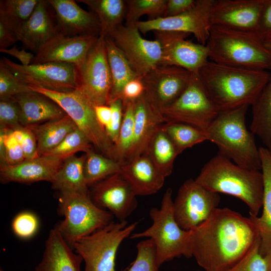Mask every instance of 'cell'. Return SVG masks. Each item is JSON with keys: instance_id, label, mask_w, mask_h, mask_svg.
<instances>
[{"instance_id": "1", "label": "cell", "mask_w": 271, "mask_h": 271, "mask_svg": "<svg viewBox=\"0 0 271 271\" xmlns=\"http://www.w3.org/2000/svg\"><path fill=\"white\" fill-rule=\"evenodd\" d=\"M260 239L249 217L227 208L216 209L190 230L188 250L205 271H228Z\"/></svg>"}, {"instance_id": "2", "label": "cell", "mask_w": 271, "mask_h": 271, "mask_svg": "<svg viewBox=\"0 0 271 271\" xmlns=\"http://www.w3.org/2000/svg\"><path fill=\"white\" fill-rule=\"evenodd\" d=\"M198 76L207 95L221 113L252 106L270 80L271 73L208 60Z\"/></svg>"}, {"instance_id": "3", "label": "cell", "mask_w": 271, "mask_h": 271, "mask_svg": "<svg viewBox=\"0 0 271 271\" xmlns=\"http://www.w3.org/2000/svg\"><path fill=\"white\" fill-rule=\"evenodd\" d=\"M207 189L242 200L249 215L257 216L262 206L263 181L261 171L242 168L218 154L206 163L195 179Z\"/></svg>"}, {"instance_id": "4", "label": "cell", "mask_w": 271, "mask_h": 271, "mask_svg": "<svg viewBox=\"0 0 271 271\" xmlns=\"http://www.w3.org/2000/svg\"><path fill=\"white\" fill-rule=\"evenodd\" d=\"M209 60L241 68L271 70V52L257 33L212 26L206 44Z\"/></svg>"}, {"instance_id": "5", "label": "cell", "mask_w": 271, "mask_h": 271, "mask_svg": "<svg viewBox=\"0 0 271 271\" xmlns=\"http://www.w3.org/2000/svg\"><path fill=\"white\" fill-rule=\"evenodd\" d=\"M247 108L219 113L205 132L207 140L217 146L219 154L245 169L261 171L259 148L246 125Z\"/></svg>"}, {"instance_id": "6", "label": "cell", "mask_w": 271, "mask_h": 271, "mask_svg": "<svg viewBox=\"0 0 271 271\" xmlns=\"http://www.w3.org/2000/svg\"><path fill=\"white\" fill-rule=\"evenodd\" d=\"M58 212L64 219L55 226L72 248L80 238L89 235L113 221L109 211L96 205L89 192H59Z\"/></svg>"}, {"instance_id": "7", "label": "cell", "mask_w": 271, "mask_h": 271, "mask_svg": "<svg viewBox=\"0 0 271 271\" xmlns=\"http://www.w3.org/2000/svg\"><path fill=\"white\" fill-rule=\"evenodd\" d=\"M173 192L171 188L164 193L160 208L153 207L149 214L152 225L145 230L132 234L130 238L148 237L153 240L157 261L161 265L175 258H189L188 243L190 230L182 229L176 222L173 209Z\"/></svg>"}, {"instance_id": "8", "label": "cell", "mask_w": 271, "mask_h": 271, "mask_svg": "<svg viewBox=\"0 0 271 271\" xmlns=\"http://www.w3.org/2000/svg\"><path fill=\"white\" fill-rule=\"evenodd\" d=\"M137 223L113 221L78 240L72 248L84 261V271H117L115 258L122 242L130 236ZM124 269L120 271H124Z\"/></svg>"}, {"instance_id": "9", "label": "cell", "mask_w": 271, "mask_h": 271, "mask_svg": "<svg viewBox=\"0 0 271 271\" xmlns=\"http://www.w3.org/2000/svg\"><path fill=\"white\" fill-rule=\"evenodd\" d=\"M29 87L32 91L44 94L54 101L97 150L104 156L116 160L114 144L108 138L105 128L98 122L94 105L78 89L58 92Z\"/></svg>"}, {"instance_id": "10", "label": "cell", "mask_w": 271, "mask_h": 271, "mask_svg": "<svg viewBox=\"0 0 271 271\" xmlns=\"http://www.w3.org/2000/svg\"><path fill=\"white\" fill-rule=\"evenodd\" d=\"M166 122L188 124L204 131L219 114L205 92L198 76L191 74L181 95L161 110Z\"/></svg>"}, {"instance_id": "11", "label": "cell", "mask_w": 271, "mask_h": 271, "mask_svg": "<svg viewBox=\"0 0 271 271\" xmlns=\"http://www.w3.org/2000/svg\"><path fill=\"white\" fill-rule=\"evenodd\" d=\"M4 64L23 83L58 92L78 89L80 77L77 67L71 63L48 62L23 66L5 57Z\"/></svg>"}, {"instance_id": "12", "label": "cell", "mask_w": 271, "mask_h": 271, "mask_svg": "<svg viewBox=\"0 0 271 271\" xmlns=\"http://www.w3.org/2000/svg\"><path fill=\"white\" fill-rule=\"evenodd\" d=\"M77 68L80 77L78 90L94 106L109 105L112 79L104 37H99L84 61Z\"/></svg>"}, {"instance_id": "13", "label": "cell", "mask_w": 271, "mask_h": 271, "mask_svg": "<svg viewBox=\"0 0 271 271\" xmlns=\"http://www.w3.org/2000/svg\"><path fill=\"white\" fill-rule=\"evenodd\" d=\"M219 193L210 191L189 179L180 186L173 201L174 215L183 229L189 231L205 221L218 208Z\"/></svg>"}, {"instance_id": "14", "label": "cell", "mask_w": 271, "mask_h": 271, "mask_svg": "<svg viewBox=\"0 0 271 271\" xmlns=\"http://www.w3.org/2000/svg\"><path fill=\"white\" fill-rule=\"evenodd\" d=\"M214 0H196L187 11L176 16L161 17L136 23L141 34L155 31L193 34L198 43L206 45L211 27L210 11Z\"/></svg>"}, {"instance_id": "15", "label": "cell", "mask_w": 271, "mask_h": 271, "mask_svg": "<svg viewBox=\"0 0 271 271\" xmlns=\"http://www.w3.org/2000/svg\"><path fill=\"white\" fill-rule=\"evenodd\" d=\"M109 37L139 76L143 77L160 64L162 49L160 43L156 39L144 38L136 25H122Z\"/></svg>"}, {"instance_id": "16", "label": "cell", "mask_w": 271, "mask_h": 271, "mask_svg": "<svg viewBox=\"0 0 271 271\" xmlns=\"http://www.w3.org/2000/svg\"><path fill=\"white\" fill-rule=\"evenodd\" d=\"M153 33L162 49L160 65L177 66L192 74H198L209 60L206 45L186 40L188 34L162 31Z\"/></svg>"}, {"instance_id": "17", "label": "cell", "mask_w": 271, "mask_h": 271, "mask_svg": "<svg viewBox=\"0 0 271 271\" xmlns=\"http://www.w3.org/2000/svg\"><path fill=\"white\" fill-rule=\"evenodd\" d=\"M91 187L89 195L94 203L111 212L119 221H125L137 208V195L120 173Z\"/></svg>"}, {"instance_id": "18", "label": "cell", "mask_w": 271, "mask_h": 271, "mask_svg": "<svg viewBox=\"0 0 271 271\" xmlns=\"http://www.w3.org/2000/svg\"><path fill=\"white\" fill-rule=\"evenodd\" d=\"M191 74L179 67L159 65L142 77L145 93L161 112L183 92Z\"/></svg>"}, {"instance_id": "19", "label": "cell", "mask_w": 271, "mask_h": 271, "mask_svg": "<svg viewBox=\"0 0 271 271\" xmlns=\"http://www.w3.org/2000/svg\"><path fill=\"white\" fill-rule=\"evenodd\" d=\"M263 2L264 0H214L210 14L211 25L257 33Z\"/></svg>"}, {"instance_id": "20", "label": "cell", "mask_w": 271, "mask_h": 271, "mask_svg": "<svg viewBox=\"0 0 271 271\" xmlns=\"http://www.w3.org/2000/svg\"><path fill=\"white\" fill-rule=\"evenodd\" d=\"M99 37L68 36L60 34L38 51L31 64L64 62L73 64L78 67L84 61Z\"/></svg>"}, {"instance_id": "21", "label": "cell", "mask_w": 271, "mask_h": 271, "mask_svg": "<svg viewBox=\"0 0 271 271\" xmlns=\"http://www.w3.org/2000/svg\"><path fill=\"white\" fill-rule=\"evenodd\" d=\"M61 34L58 21L48 0H40L18 35V40L35 54L47 42Z\"/></svg>"}, {"instance_id": "22", "label": "cell", "mask_w": 271, "mask_h": 271, "mask_svg": "<svg viewBox=\"0 0 271 271\" xmlns=\"http://www.w3.org/2000/svg\"><path fill=\"white\" fill-rule=\"evenodd\" d=\"M56 14L61 34L68 36H100L97 16L80 8L73 0H48Z\"/></svg>"}, {"instance_id": "23", "label": "cell", "mask_w": 271, "mask_h": 271, "mask_svg": "<svg viewBox=\"0 0 271 271\" xmlns=\"http://www.w3.org/2000/svg\"><path fill=\"white\" fill-rule=\"evenodd\" d=\"M63 161L56 157L44 155L25 160L16 165L0 167L1 182L22 184L43 181L51 182Z\"/></svg>"}, {"instance_id": "24", "label": "cell", "mask_w": 271, "mask_h": 271, "mask_svg": "<svg viewBox=\"0 0 271 271\" xmlns=\"http://www.w3.org/2000/svg\"><path fill=\"white\" fill-rule=\"evenodd\" d=\"M165 123L166 121L161 111L155 106L144 92L134 101V139L126 162L144 154L154 133Z\"/></svg>"}, {"instance_id": "25", "label": "cell", "mask_w": 271, "mask_h": 271, "mask_svg": "<svg viewBox=\"0 0 271 271\" xmlns=\"http://www.w3.org/2000/svg\"><path fill=\"white\" fill-rule=\"evenodd\" d=\"M82 261L55 227L49 233L42 258L35 271H81Z\"/></svg>"}, {"instance_id": "26", "label": "cell", "mask_w": 271, "mask_h": 271, "mask_svg": "<svg viewBox=\"0 0 271 271\" xmlns=\"http://www.w3.org/2000/svg\"><path fill=\"white\" fill-rule=\"evenodd\" d=\"M137 196H149L158 192L165 178L145 154L121 164L120 173Z\"/></svg>"}, {"instance_id": "27", "label": "cell", "mask_w": 271, "mask_h": 271, "mask_svg": "<svg viewBox=\"0 0 271 271\" xmlns=\"http://www.w3.org/2000/svg\"><path fill=\"white\" fill-rule=\"evenodd\" d=\"M13 98L20 106V123L23 126L43 123L67 115L54 101L37 92L19 94Z\"/></svg>"}, {"instance_id": "28", "label": "cell", "mask_w": 271, "mask_h": 271, "mask_svg": "<svg viewBox=\"0 0 271 271\" xmlns=\"http://www.w3.org/2000/svg\"><path fill=\"white\" fill-rule=\"evenodd\" d=\"M263 181L262 211L260 216L249 215L260 239V252L263 256L271 254V150L259 148Z\"/></svg>"}, {"instance_id": "29", "label": "cell", "mask_w": 271, "mask_h": 271, "mask_svg": "<svg viewBox=\"0 0 271 271\" xmlns=\"http://www.w3.org/2000/svg\"><path fill=\"white\" fill-rule=\"evenodd\" d=\"M28 127L36 137L39 156L48 153L70 132L77 128L75 123L67 115L60 119Z\"/></svg>"}, {"instance_id": "30", "label": "cell", "mask_w": 271, "mask_h": 271, "mask_svg": "<svg viewBox=\"0 0 271 271\" xmlns=\"http://www.w3.org/2000/svg\"><path fill=\"white\" fill-rule=\"evenodd\" d=\"M105 42L112 79L111 102L120 98L128 82L141 77L135 72L122 52L110 37H105Z\"/></svg>"}, {"instance_id": "31", "label": "cell", "mask_w": 271, "mask_h": 271, "mask_svg": "<svg viewBox=\"0 0 271 271\" xmlns=\"http://www.w3.org/2000/svg\"><path fill=\"white\" fill-rule=\"evenodd\" d=\"M85 154L65 159L51 182L52 188L59 192L69 191L88 193L84 174Z\"/></svg>"}, {"instance_id": "32", "label": "cell", "mask_w": 271, "mask_h": 271, "mask_svg": "<svg viewBox=\"0 0 271 271\" xmlns=\"http://www.w3.org/2000/svg\"><path fill=\"white\" fill-rule=\"evenodd\" d=\"M97 17L101 27L100 36H109L122 24L126 13V1L123 0H79Z\"/></svg>"}, {"instance_id": "33", "label": "cell", "mask_w": 271, "mask_h": 271, "mask_svg": "<svg viewBox=\"0 0 271 271\" xmlns=\"http://www.w3.org/2000/svg\"><path fill=\"white\" fill-rule=\"evenodd\" d=\"M161 126L150 140L144 154L150 158L156 168L166 178L172 173L174 161L180 154Z\"/></svg>"}, {"instance_id": "34", "label": "cell", "mask_w": 271, "mask_h": 271, "mask_svg": "<svg viewBox=\"0 0 271 271\" xmlns=\"http://www.w3.org/2000/svg\"><path fill=\"white\" fill-rule=\"evenodd\" d=\"M252 106L250 131L271 150V78Z\"/></svg>"}, {"instance_id": "35", "label": "cell", "mask_w": 271, "mask_h": 271, "mask_svg": "<svg viewBox=\"0 0 271 271\" xmlns=\"http://www.w3.org/2000/svg\"><path fill=\"white\" fill-rule=\"evenodd\" d=\"M39 1H0V21L15 34L17 39L20 30L32 15Z\"/></svg>"}, {"instance_id": "36", "label": "cell", "mask_w": 271, "mask_h": 271, "mask_svg": "<svg viewBox=\"0 0 271 271\" xmlns=\"http://www.w3.org/2000/svg\"><path fill=\"white\" fill-rule=\"evenodd\" d=\"M85 154L84 174L88 187L110 175L120 173L121 165L117 161L92 149Z\"/></svg>"}, {"instance_id": "37", "label": "cell", "mask_w": 271, "mask_h": 271, "mask_svg": "<svg viewBox=\"0 0 271 271\" xmlns=\"http://www.w3.org/2000/svg\"><path fill=\"white\" fill-rule=\"evenodd\" d=\"M161 128L172 140L179 154L187 149L207 141L205 131L188 124L166 122Z\"/></svg>"}, {"instance_id": "38", "label": "cell", "mask_w": 271, "mask_h": 271, "mask_svg": "<svg viewBox=\"0 0 271 271\" xmlns=\"http://www.w3.org/2000/svg\"><path fill=\"white\" fill-rule=\"evenodd\" d=\"M134 101L128 102L123 106L122 123L114 144L116 160L121 165L127 161L134 142Z\"/></svg>"}, {"instance_id": "39", "label": "cell", "mask_w": 271, "mask_h": 271, "mask_svg": "<svg viewBox=\"0 0 271 271\" xmlns=\"http://www.w3.org/2000/svg\"><path fill=\"white\" fill-rule=\"evenodd\" d=\"M126 13L125 25H132L139 21L144 15L149 20L163 17L167 0H128L125 1Z\"/></svg>"}, {"instance_id": "40", "label": "cell", "mask_w": 271, "mask_h": 271, "mask_svg": "<svg viewBox=\"0 0 271 271\" xmlns=\"http://www.w3.org/2000/svg\"><path fill=\"white\" fill-rule=\"evenodd\" d=\"M92 145L78 128L70 132L55 148L45 155L65 160L79 152L85 153L92 149Z\"/></svg>"}, {"instance_id": "41", "label": "cell", "mask_w": 271, "mask_h": 271, "mask_svg": "<svg viewBox=\"0 0 271 271\" xmlns=\"http://www.w3.org/2000/svg\"><path fill=\"white\" fill-rule=\"evenodd\" d=\"M137 254L134 260L124 271H159L156 251L152 239L141 241L137 245Z\"/></svg>"}, {"instance_id": "42", "label": "cell", "mask_w": 271, "mask_h": 271, "mask_svg": "<svg viewBox=\"0 0 271 271\" xmlns=\"http://www.w3.org/2000/svg\"><path fill=\"white\" fill-rule=\"evenodd\" d=\"M30 87L21 81L0 60V99L32 92Z\"/></svg>"}, {"instance_id": "43", "label": "cell", "mask_w": 271, "mask_h": 271, "mask_svg": "<svg viewBox=\"0 0 271 271\" xmlns=\"http://www.w3.org/2000/svg\"><path fill=\"white\" fill-rule=\"evenodd\" d=\"M260 239L228 271H266L267 260L260 252Z\"/></svg>"}, {"instance_id": "44", "label": "cell", "mask_w": 271, "mask_h": 271, "mask_svg": "<svg viewBox=\"0 0 271 271\" xmlns=\"http://www.w3.org/2000/svg\"><path fill=\"white\" fill-rule=\"evenodd\" d=\"M39 220L32 212H22L18 214L12 223L14 234L22 239H28L33 236L39 228Z\"/></svg>"}, {"instance_id": "45", "label": "cell", "mask_w": 271, "mask_h": 271, "mask_svg": "<svg viewBox=\"0 0 271 271\" xmlns=\"http://www.w3.org/2000/svg\"><path fill=\"white\" fill-rule=\"evenodd\" d=\"M20 114V106L13 97L0 99L1 127L14 130L22 126Z\"/></svg>"}, {"instance_id": "46", "label": "cell", "mask_w": 271, "mask_h": 271, "mask_svg": "<svg viewBox=\"0 0 271 271\" xmlns=\"http://www.w3.org/2000/svg\"><path fill=\"white\" fill-rule=\"evenodd\" d=\"M4 132L5 156L7 165L14 166L25 160L20 144L13 133V130L1 127Z\"/></svg>"}, {"instance_id": "47", "label": "cell", "mask_w": 271, "mask_h": 271, "mask_svg": "<svg viewBox=\"0 0 271 271\" xmlns=\"http://www.w3.org/2000/svg\"><path fill=\"white\" fill-rule=\"evenodd\" d=\"M13 133L22 148L25 160L38 157L36 137L28 126H21L13 130Z\"/></svg>"}, {"instance_id": "48", "label": "cell", "mask_w": 271, "mask_h": 271, "mask_svg": "<svg viewBox=\"0 0 271 271\" xmlns=\"http://www.w3.org/2000/svg\"><path fill=\"white\" fill-rule=\"evenodd\" d=\"M109 105L111 109V117L109 125L105 129L108 138L115 144L118 139L122 121L123 103L122 100L118 98L111 101Z\"/></svg>"}, {"instance_id": "49", "label": "cell", "mask_w": 271, "mask_h": 271, "mask_svg": "<svg viewBox=\"0 0 271 271\" xmlns=\"http://www.w3.org/2000/svg\"><path fill=\"white\" fill-rule=\"evenodd\" d=\"M145 90L142 77H137L128 82L124 86L120 97L123 107L127 102L137 100L143 95Z\"/></svg>"}, {"instance_id": "50", "label": "cell", "mask_w": 271, "mask_h": 271, "mask_svg": "<svg viewBox=\"0 0 271 271\" xmlns=\"http://www.w3.org/2000/svg\"><path fill=\"white\" fill-rule=\"evenodd\" d=\"M257 33L263 41L271 38V0H264Z\"/></svg>"}, {"instance_id": "51", "label": "cell", "mask_w": 271, "mask_h": 271, "mask_svg": "<svg viewBox=\"0 0 271 271\" xmlns=\"http://www.w3.org/2000/svg\"><path fill=\"white\" fill-rule=\"evenodd\" d=\"M196 0H167L163 17L180 15L191 8Z\"/></svg>"}, {"instance_id": "52", "label": "cell", "mask_w": 271, "mask_h": 271, "mask_svg": "<svg viewBox=\"0 0 271 271\" xmlns=\"http://www.w3.org/2000/svg\"><path fill=\"white\" fill-rule=\"evenodd\" d=\"M0 52L16 58L23 66L31 64L35 57V55L31 53L26 52L24 50H19L16 45L11 48L0 49Z\"/></svg>"}, {"instance_id": "53", "label": "cell", "mask_w": 271, "mask_h": 271, "mask_svg": "<svg viewBox=\"0 0 271 271\" xmlns=\"http://www.w3.org/2000/svg\"><path fill=\"white\" fill-rule=\"evenodd\" d=\"M17 41L15 34L0 21V49H8Z\"/></svg>"}, {"instance_id": "54", "label": "cell", "mask_w": 271, "mask_h": 271, "mask_svg": "<svg viewBox=\"0 0 271 271\" xmlns=\"http://www.w3.org/2000/svg\"><path fill=\"white\" fill-rule=\"evenodd\" d=\"M96 118L104 128L107 127L110 121L111 117V109L109 105H101L94 106Z\"/></svg>"}, {"instance_id": "55", "label": "cell", "mask_w": 271, "mask_h": 271, "mask_svg": "<svg viewBox=\"0 0 271 271\" xmlns=\"http://www.w3.org/2000/svg\"><path fill=\"white\" fill-rule=\"evenodd\" d=\"M264 43L267 49L271 52V38L264 40Z\"/></svg>"}, {"instance_id": "56", "label": "cell", "mask_w": 271, "mask_h": 271, "mask_svg": "<svg viewBox=\"0 0 271 271\" xmlns=\"http://www.w3.org/2000/svg\"><path fill=\"white\" fill-rule=\"evenodd\" d=\"M267 260V267L266 271H271V254L266 256Z\"/></svg>"}, {"instance_id": "57", "label": "cell", "mask_w": 271, "mask_h": 271, "mask_svg": "<svg viewBox=\"0 0 271 271\" xmlns=\"http://www.w3.org/2000/svg\"><path fill=\"white\" fill-rule=\"evenodd\" d=\"M0 271H4V270L1 269H0Z\"/></svg>"}, {"instance_id": "58", "label": "cell", "mask_w": 271, "mask_h": 271, "mask_svg": "<svg viewBox=\"0 0 271 271\" xmlns=\"http://www.w3.org/2000/svg\"><path fill=\"white\" fill-rule=\"evenodd\" d=\"M197 271H200V270H197Z\"/></svg>"}]
</instances>
